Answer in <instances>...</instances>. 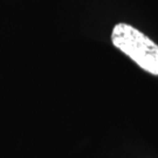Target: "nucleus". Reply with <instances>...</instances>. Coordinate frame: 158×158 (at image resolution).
<instances>
[{
    "instance_id": "obj_1",
    "label": "nucleus",
    "mask_w": 158,
    "mask_h": 158,
    "mask_svg": "<svg viewBox=\"0 0 158 158\" xmlns=\"http://www.w3.org/2000/svg\"><path fill=\"white\" fill-rule=\"evenodd\" d=\"M111 41L142 69L158 75V46L147 35L130 25L118 23L113 29Z\"/></svg>"
}]
</instances>
